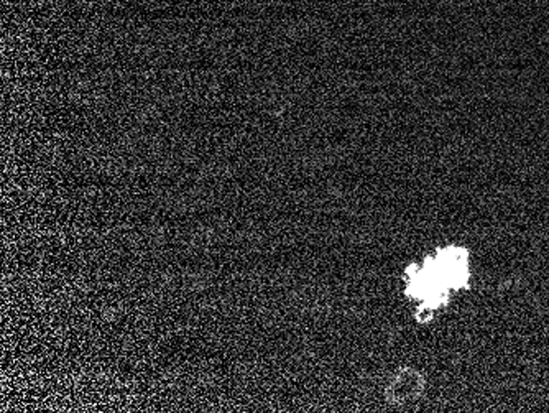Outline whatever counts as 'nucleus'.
Instances as JSON below:
<instances>
[{
    "mask_svg": "<svg viewBox=\"0 0 549 413\" xmlns=\"http://www.w3.org/2000/svg\"><path fill=\"white\" fill-rule=\"evenodd\" d=\"M425 389L426 380L423 377V374L416 371V369L405 367L400 369L390 379L387 389H385V397H387L390 405L405 407L421 399V395L425 394Z\"/></svg>",
    "mask_w": 549,
    "mask_h": 413,
    "instance_id": "obj_1",
    "label": "nucleus"
}]
</instances>
